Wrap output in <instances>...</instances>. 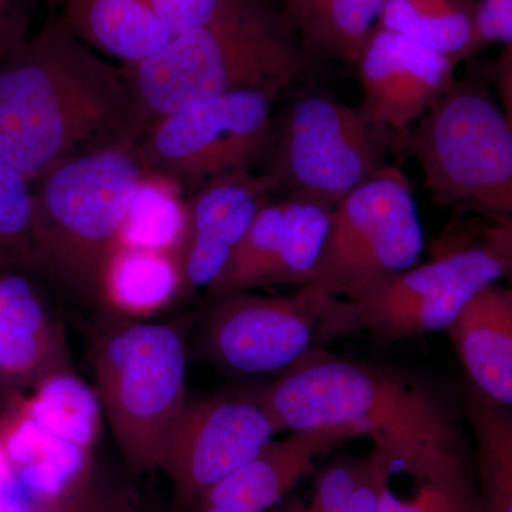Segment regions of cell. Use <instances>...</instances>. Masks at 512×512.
<instances>
[{
	"mask_svg": "<svg viewBox=\"0 0 512 512\" xmlns=\"http://www.w3.org/2000/svg\"><path fill=\"white\" fill-rule=\"evenodd\" d=\"M144 128L126 69L57 19L0 59V151L30 183L72 158L131 148Z\"/></svg>",
	"mask_w": 512,
	"mask_h": 512,
	"instance_id": "1",
	"label": "cell"
},
{
	"mask_svg": "<svg viewBox=\"0 0 512 512\" xmlns=\"http://www.w3.org/2000/svg\"><path fill=\"white\" fill-rule=\"evenodd\" d=\"M258 403L276 433L350 427L419 484L478 491L453 414L430 389L407 377L308 352Z\"/></svg>",
	"mask_w": 512,
	"mask_h": 512,
	"instance_id": "2",
	"label": "cell"
},
{
	"mask_svg": "<svg viewBox=\"0 0 512 512\" xmlns=\"http://www.w3.org/2000/svg\"><path fill=\"white\" fill-rule=\"evenodd\" d=\"M305 67L262 0L171 37L153 56L124 64L146 127L224 94L278 96Z\"/></svg>",
	"mask_w": 512,
	"mask_h": 512,
	"instance_id": "3",
	"label": "cell"
},
{
	"mask_svg": "<svg viewBox=\"0 0 512 512\" xmlns=\"http://www.w3.org/2000/svg\"><path fill=\"white\" fill-rule=\"evenodd\" d=\"M143 178L131 148H111L57 164L32 183L47 278L89 298L103 296L107 266Z\"/></svg>",
	"mask_w": 512,
	"mask_h": 512,
	"instance_id": "4",
	"label": "cell"
},
{
	"mask_svg": "<svg viewBox=\"0 0 512 512\" xmlns=\"http://www.w3.org/2000/svg\"><path fill=\"white\" fill-rule=\"evenodd\" d=\"M511 268V227L488 231L484 242L447 249L349 298L326 301L316 340L366 332L382 342L446 330L477 292Z\"/></svg>",
	"mask_w": 512,
	"mask_h": 512,
	"instance_id": "5",
	"label": "cell"
},
{
	"mask_svg": "<svg viewBox=\"0 0 512 512\" xmlns=\"http://www.w3.org/2000/svg\"><path fill=\"white\" fill-rule=\"evenodd\" d=\"M407 133L424 185L440 205L494 217L512 211L511 119L481 84L454 82Z\"/></svg>",
	"mask_w": 512,
	"mask_h": 512,
	"instance_id": "6",
	"label": "cell"
},
{
	"mask_svg": "<svg viewBox=\"0 0 512 512\" xmlns=\"http://www.w3.org/2000/svg\"><path fill=\"white\" fill-rule=\"evenodd\" d=\"M100 404L128 467L161 470L184 412L187 359L180 333L156 323H123L94 349Z\"/></svg>",
	"mask_w": 512,
	"mask_h": 512,
	"instance_id": "7",
	"label": "cell"
},
{
	"mask_svg": "<svg viewBox=\"0 0 512 512\" xmlns=\"http://www.w3.org/2000/svg\"><path fill=\"white\" fill-rule=\"evenodd\" d=\"M423 248V225L406 175L382 167L330 212L322 254L301 288L323 302L349 298L412 268Z\"/></svg>",
	"mask_w": 512,
	"mask_h": 512,
	"instance_id": "8",
	"label": "cell"
},
{
	"mask_svg": "<svg viewBox=\"0 0 512 512\" xmlns=\"http://www.w3.org/2000/svg\"><path fill=\"white\" fill-rule=\"evenodd\" d=\"M276 94H224L161 117L144 128L131 154L144 173L198 183L247 171L272 136Z\"/></svg>",
	"mask_w": 512,
	"mask_h": 512,
	"instance_id": "9",
	"label": "cell"
},
{
	"mask_svg": "<svg viewBox=\"0 0 512 512\" xmlns=\"http://www.w3.org/2000/svg\"><path fill=\"white\" fill-rule=\"evenodd\" d=\"M278 136L272 177L330 208L383 167L359 111L326 94L296 100Z\"/></svg>",
	"mask_w": 512,
	"mask_h": 512,
	"instance_id": "10",
	"label": "cell"
},
{
	"mask_svg": "<svg viewBox=\"0 0 512 512\" xmlns=\"http://www.w3.org/2000/svg\"><path fill=\"white\" fill-rule=\"evenodd\" d=\"M323 305L303 288L292 298L221 296L208 318L205 342L211 355L235 372H279L311 349Z\"/></svg>",
	"mask_w": 512,
	"mask_h": 512,
	"instance_id": "11",
	"label": "cell"
},
{
	"mask_svg": "<svg viewBox=\"0 0 512 512\" xmlns=\"http://www.w3.org/2000/svg\"><path fill=\"white\" fill-rule=\"evenodd\" d=\"M276 430L259 403L215 399L185 406L165 450L163 468L184 507L248 463Z\"/></svg>",
	"mask_w": 512,
	"mask_h": 512,
	"instance_id": "12",
	"label": "cell"
},
{
	"mask_svg": "<svg viewBox=\"0 0 512 512\" xmlns=\"http://www.w3.org/2000/svg\"><path fill=\"white\" fill-rule=\"evenodd\" d=\"M332 208L295 195L264 205L232 251L211 295L248 292L262 286L305 285L318 264Z\"/></svg>",
	"mask_w": 512,
	"mask_h": 512,
	"instance_id": "13",
	"label": "cell"
},
{
	"mask_svg": "<svg viewBox=\"0 0 512 512\" xmlns=\"http://www.w3.org/2000/svg\"><path fill=\"white\" fill-rule=\"evenodd\" d=\"M454 63L409 37L375 30L356 64L363 92L360 116L373 131L406 138L414 121L456 82Z\"/></svg>",
	"mask_w": 512,
	"mask_h": 512,
	"instance_id": "14",
	"label": "cell"
},
{
	"mask_svg": "<svg viewBox=\"0 0 512 512\" xmlns=\"http://www.w3.org/2000/svg\"><path fill=\"white\" fill-rule=\"evenodd\" d=\"M281 187L271 174L252 175L248 170L208 181L185 205L184 234L174 254L183 285L211 286L268 195Z\"/></svg>",
	"mask_w": 512,
	"mask_h": 512,
	"instance_id": "15",
	"label": "cell"
},
{
	"mask_svg": "<svg viewBox=\"0 0 512 512\" xmlns=\"http://www.w3.org/2000/svg\"><path fill=\"white\" fill-rule=\"evenodd\" d=\"M357 437L362 436L350 427L293 430L284 439L269 441L248 463L211 487L198 504L271 510L312 473L320 458Z\"/></svg>",
	"mask_w": 512,
	"mask_h": 512,
	"instance_id": "16",
	"label": "cell"
},
{
	"mask_svg": "<svg viewBox=\"0 0 512 512\" xmlns=\"http://www.w3.org/2000/svg\"><path fill=\"white\" fill-rule=\"evenodd\" d=\"M29 274L0 269V382H39L67 372L60 329Z\"/></svg>",
	"mask_w": 512,
	"mask_h": 512,
	"instance_id": "17",
	"label": "cell"
},
{
	"mask_svg": "<svg viewBox=\"0 0 512 512\" xmlns=\"http://www.w3.org/2000/svg\"><path fill=\"white\" fill-rule=\"evenodd\" d=\"M476 390L512 403V293L488 285L463 306L446 329Z\"/></svg>",
	"mask_w": 512,
	"mask_h": 512,
	"instance_id": "18",
	"label": "cell"
},
{
	"mask_svg": "<svg viewBox=\"0 0 512 512\" xmlns=\"http://www.w3.org/2000/svg\"><path fill=\"white\" fill-rule=\"evenodd\" d=\"M57 22L92 49L133 64L153 56L171 40L150 0H59Z\"/></svg>",
	"mask_w": 512,
	"mask_h": 512,
	"instance_id": "19",
	"label": "cell"
},
{
	"mask_svg": "<svg viewBox=\"0 0 512 512\" xmlns=\"http://www.w3.org/2000/svg\"><path fill=\"white\" fill-rule=\"evenodd\" d=\"M181 286L173 255L119 244L107 266L101 298L117 311L150 315L167 305Z\"/></svg>",
	"mask_w": 512,
	"mask_h": 512,
	"instance_id": "20",
	"label": "cell"
},
{
	"mask_svg": "<svg viewBox=\"0 0 512 512\" xmlns=\"http://www.w3.org/2000/svg\"><path fill=\"white\" fill-rule=\"evenodd\" d=\"M466 409L476 434L481 512H512L511 414L476 389L467 393Z\"/></svg>",
	"mask_w": 512,
	"mask_h": 512,
	"instance_id": "21",
	"label": "cell"
},
{
	"mask_svg": "<svg viewBox=\"0 0 512 512\" xmlns=\"http://www.w3.org/2000/svg\"><path fill=\"white\" fill-rule=\"evenodd\" d=\"M386 0H305L296 25L320 53L357 64Z\"/></svg>",
	"mask_w": 512,
	"mask_h": 512,
	"instance_id": "22",
	"label": "cell"
},
{
	"mask_svg": "<svg viewBox=\"0 0 512 512\" xmlns=\"http://www.w3.org/2000/svg\"><path fill=\"white\" fill-rule=\"evenodd\" d=\"M20 404L57 439L72 441L90 450L99 436L100 400L70 370L40 379L35 394Z\"/></svg>",
	"mask_w": 512,
	"mask_h": 512,
	"instance_id": "23",
	"label": "cell"
},
{
	"mask_svg": "<svg viewBox=\"0 0 512 512\" xmlns=\"http://www.w3.org/2000/svg\"><path fill=\"white\" fill-rule=\"evenodd\" d=\"M380 28L399 33L457 62L467 56L471 16L456 0H386Z\"/></svg>",
	"mask_w": 512,
	"mask_h": 512,
	"instance_id": "24",
	"label": "cell"
},
{
	"mask_svg": "<svg viewBox=\"0 0 512 512\" xmlns=\"http://www.w3.org/2000/svg\"><path fill=\"white\" fill-rule=\"evenodd\" d=\"M0 269L45 275L32 183L0 151Z\"/></svg>",
	"mask_w": 512,
	"mask_h": 512,
	"instance_id": "25",
	"label": "cell"
},
{
	"mask_svg": "<svg viewBox=\"0 0 512 512\" xmlns=\"http://www.w3.org/2000/svg\"><path fill=\"white\" fill-rule=\"evenodd\" d=\"M185 205L170 185L143 178L131 201L119 244L174 256L183 238Z\"/></svg>",
	"mask_w": 512,
	"mask_h": 512,
	"instance_id": "26",
	"label": "cell"
},
{
	"mask_svg": "<svg viewBox=\"0 0 512 512\" xmlns=\"http://www.w3.org/2000/svg\"><path fill=\"white\" fill-rule=\"evenodd\" d=\"M89 448L55 439L33 463L16 471V480L35 503L59 497L82 483Z\"/></svg>",
	"mask_w": 512,
	"mask_h": 512,
	"instance_id": "27",
	"label": "cell"
},
{
	"mask_svg": "<svg viewBox=\"0 0 512 512\" xmlns=\"http://www.w3.org/2000/svg\"><path fill=\"white\" fill-rule=\"evenodd\" d=\"M369 466L370 456L333 463L316 480L308 501L293 503L282 512H340Z\"/></svg>",
	"mask_w": 512,
	"mask_h": 512,
	"instance_id": "28",
	"label": "cell"
},
{
	"mask_svg": "<svg viewBox=\"0 0 512 512\" xmlns=\"http://www.w3.org/2000/svg\"><path fill=\"white\" fill-rule=\"evenodd\" d=\"M254 0H150L154 12L171 36L210 25Z\"/></svg>",
	"mask_w": 512,
	"mask_h": 512,
	"instance_id": "29",
	"label": "cell"
},
{
	"mask_svg": "<svg viewBox=\"0 0 512 512\" xmlns=\"http://www.w3.org/2000/svg\"><path fill=\"white\" fill-rule=\"evenodd\" d=\"M377 512H481V507L477 493L424 483L410 500H399L387 488Z\"/></svg>",
	"mask_w": 512,
	"mask_h": 512,
	"instance_id": "30",
	"label": "cell"
},
{
	"mask_svg": "<svg viewBox=\"0 0 512 512\" xmlns=\"http://www.w3.org/2000/svg\"><path fill=\"white\" fill-rule=\"evenodd\" d=\"M512 43V0H483L471 18V40L468 55L488 43Z\"/></svg>",
	"mask_w": 512,
	"mask_h": 512,
	"instance_id": "31",
	"label": "cell"
},
{
	"mask_svg": "<svg viewBox=\"0 0 512 512\" xmlns=\"http://www.w3.org/2000/svg\"><path fill=\"white\" fill-rule=\"evenodd\" d=\"M394 464L382 451L373 447L370 453V466L365 476L356 485L348 501L340 512H377L380 500L387 488L390 487V477L394 471Z\"/></svg>",
	"mask_w": 512,
	"mask_h": 512,
	"instance_id": "32",
	"label": "cell"
},
{
	"mask_svg": "<svg viewBox=\"0 0 512 512\" xmlns=\"http://www.w3.org/2000/svg\"><path fill=\"white\" fill-rule=\"evenodd\" d=\"M28 512H128L117 505L116 501L107 500L94 493L92 488L79 483L72 490L50 500L39 501Z\"/></svg>",
	"mask_w": 512,
	"mask_h": 512,
	"instance_id": "33",
	"label": "cell"
},
{
	"mask_svg": "<svg viewBox=\"0 0 512 512\" xmlns=\"http://www.w3.org/2000/svg\"><path fill=\"white\" fill-rule=\"evenodd\" d=\"M30 8L20 0H0V59L28 39Z\"/></svg>",
	"mask_w": 512,
	"mask_h": 512,
	"instance_id": "34",
	"label": "cell"
},
{
	"mask_svg": "<svg viewBox=\"0 0 512 512\" xmlns=\"http://www.w3.org/2000/svg\"><path fill=\"white\" fill-rule=\"evenodd\" d=\"M25 491L22 490L18 480L0 487V512H28Z\"/></svg>",
	"mask_w": 512,
	"mask_h": 512,
	"instance_id": "35",
	"label": "cell"
},
{
	"mask_svg": "<svg viewBox=\"0 0 512 512\" xmlns=\"http://www.w3.org/2000/svg\"><path fill=\"white\" fill-rule=\"evenodd\" d=\"M15 480L13 476L12 467H10L9 461L6 460L5 454L0 450V487H5L6 484L12 483Z\"/></svg>",
	"mask_w": 512,
	"mask_h": 512,
	"instance_id": "36",
	"label": "cell"
},
{
	"mask_svg": "<svg viewBox=\"0 0 512 512\" xmlns=\"http://www.w3.org/2000/svg\"><path fill=\"white\" fill-rule=\"evenodd\" d=\"M284 2L289 18H291L293 23H296L299 15H301L302 6L303 3H305V0H284Z\"/></svg>",
	"mask_w": 512,
	"mask_h": 512,
	"instance_id": "37",
	"label": "cell"
},
{
	"mask_svg": "<svg viewBox=\"0 0 512 512\" xmlns=\"http://www.w3.org/2000/svg\"><path fill=\"white\" fill-rule=\"evenodd\" d=\"M200 512H258L251 510H242V508L228 507V505H205L200 507Z\"/></svg>",
	"mask_w": 512,
	"mask_h": 512,
	"instance_id": "38",
	"label": "cell"
},
{
	"mask_svg": "<svg viewBox=\"0 0 512 512\" xmlns=\"http://www.w3.org/2000/svg\"><path fill=\"white\" fill-rule=\"evenodd\" d=\"M20 2L29 3V5H33V3L36 2V0H20Z\"/></svg>",
	"mask_w": 512,
	"mask_h": 512,
	"instance_id": "39",
	"label": "cell"
},
{
	"mask_svg": "<svg viewBox=\"0 0 512 512\" xmlns=\"http://www.w3.org/2000/svg\"><path fill=\"white\" fill-rule=\"evenodd\" d=\"M50 2H59V0H50Z\"/></svg>",
	"mask_w": 512,
	"mask_h": 512,
	"instance_id": "40",
	"label": "cell"
}]
</instances>
